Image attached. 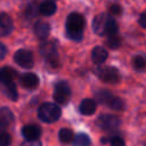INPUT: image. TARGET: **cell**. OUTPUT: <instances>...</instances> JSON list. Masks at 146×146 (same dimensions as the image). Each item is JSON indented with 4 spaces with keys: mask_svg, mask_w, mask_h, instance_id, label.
<instances>
[{
    "mask_svg": "<svg viewBox=\"0 0 146 146\" xmlns=\"http://www.w3.org/2000/svg\"><path fill=\"white\" fill-rule=\"evenodd\" d=\"M92 30L98 35H111L117 33L119 26L112 16L107 14H99L92 21Z\"/></svg>",
    "mask_w": 146,
    "mask_h": 146,
    "instance_id": "obj_1",
    "label": "cell"
},
{
    "mask_svg": "<svg viewBox=\"0 0 146 146\" xmlns=\"http://www.w3.org/2000/svg\"><path fill=\"white\" fill-rule=\"evenodd\" d=\"M86 25L84 17L79 13H72L66 19V33L71 40L80 41L83 36V29Z\"/></svg>",
    "mask_w": 146,
    "mask_h": 146,
    "instance_id": "obj_2",
    "label": "cell"
},
{
    "mask_svg": "<svg viewBox=\"0 0 146 146\" xmlns=\"http://www.w3.org/2000/svg\"><path fill=\"white\" fill-rule=\"evenodd\" d=\"M60 114H62L60 107L54 103H44L38 110L39 119L46 123H51V122L57 121Z\"/></svg>",
    "mask_w": 146,
    "mask_h": 146,
    "instance_id": "obj_3",
    "label": "cell"
},
{
    "mask_svg": "<svg viewBox=\"0 0 146 146\" xmlns=\"http://www.w3.org/2000/svg\"><path fill=\"white\" fill-rule=\"evenodd\" d=\"M40 54L51 67H57L59 64L57 44L55 41H46L40 46Z\"/></svg>",
    "mask_w": 146,
    "mask_h": 146,
    "instance_id": "obj_4",
    "label": "cell"
},
{
    "mask_svg": "<svg viewBox=\"0 0 146 146\" xmlns=\"http://www.w3.org/2000/svg\"><path fill=\"white\" fill-rule=\"evenodd\" d=\"M54 100L59 105H66L71 97V88L66 81H58L55 84Z\"/></svg>",
    "mask_w": 146,
    "mask_h": 146,
    "instance_id": "obj_5",
    "label": "cell"
},
{
    "mask_svg": "<svg viewBox=\"0 0 146 146\" xmlns=\"http://www.w3.org/2000/svg\"><path fill=\"white\" fill-rule=\"evenodd\" d=\"M98 78L106 83H119L121 80L120 72L113 66H105L97 70Z\"/></svg>",
    "mask_w": 146,
    "mask_h": 146,
    "instance_id": "obj_6",
    "label": "cell"
},
{
    "mask_svg": "<svg viewBox=\"0 0 146 146\" xmlns=\"http://www.w3.org/2000/svg\"><path fill=\"white\" fill-rule=\"evenodd\" d=\"M14 60L17 65L24 68H31L34 65L33 60V54L30 50L26 49H19L14 55Z\"/></svg>",
    "mask_w": 146,
    "mask_h": 146,
    "instance_id": "obj_7",
    "label": "cell"
},
{
    "mask_svg": "<svg viewBox=\"0 0 146 146\" xmlns=\"http://www.w3.org/2000/svg\"><path fill=\"white\" fill-rule=\"evenodd\" d=\"M97 124L103 130H115L120 125V120L113 114H103L98 117Z\"/></svg>",
    "mask_w": 146,
    "mask_h": 146,
    "instance_id": "obj_8",
    "label": "cell"
},
{
    "mask_svg": "<svg viewBox=\"0 0 146 146\" xmlns=\"http://www.w3.org/2000/svg\"><path fill=\"white\" fill-rule=\"evenodd\" d=\"M19 81H21V84H22L25 89H29V90L35 89V88L39 86V82H40L39 76H38L36 74L30 73V72H29V73H24V74L21 76Z\"/></svg>",
    "mask_w": 146,
    "mask_h": 146,
    "instance_id": "obj_9",
    "label": "cell"
},
{
    "mask_svg": "<svg viewBox=\"0 0 146 146\" xmlns=\"http://www.w3.org/2000/svg\"><path fill=\"white\" fill-rule=\"evenodd\" d=\"M14 29V23L8 14L0 13V36H6L11 33Z\"/></svg>",
    "mask_w": 146,
    "mask_h": 146,
    "instance_id": "obj_10",
    "label": "cell"
},
{
    "mask_svg": "<svg viewBox=\"0 0 146 146\" xmlns=\"http://www.w3.org/2000/svg\"><path fill=\"white\" fill-rule=\"evenodd\" d=\"M22 135L25 139H30V140L39 139L41 135V129L36 124H26L22 129Z\"/></svg>",
    "mask_w": 146,
    "mask_h": 146,
    "instance_id": "obj_11",
    "label": "cell"
},
{
    "mask_svg": "<svg viewBox=\"0 0 146 146\" xmlns=\"http://www.w3.org/2000/svg\"><path fill=\"white\" fill-rule=\"evenodd\" d=\"M96 100L91 99V98H86L80 103L79 106V111L81 114L83 115H91L95 113L96 111Z\"/></svg>",
    "mask_w": 146,
    "mask_h": 146,
    "instance_id": "obj_12",
    "label": "cell"
},
{
    "mask_svg": "<svg viewBox=\"0 0 146 146\" xmlns=\"http://www.w3.org/2000/svg\"><path fill=\"white\" fill-rule=\"evenodd\" d=\"M34 33L35 35L39 38V39H46L49 33H50V25L47 23V22H42V21H39L34 24Z\"/></svg>",
    "mask_w": 146,
    "mask_h": 146,
    "instance_id": "obj_13",
    "label": "cell"
},
{
    "mask_svg": "<svg viewBox=\"0 0 146 146\" xmlns=\"http://www.w3.org/2000/svg\"><path fill=\"white\" fill-rule=\"evenodd\" d=\"M107 56H108L107 50L104 47H102V46L95 47L92 49V51H91V59H92V62L95 64H102V63H104L107 59Z\"/></svg>",
    "mask_w": 146,
    "mask_h": 146,
    "instance_id": "obj_14",
    "label": "cell"
},
{
    "mask_svg": "<svg viewBox=\"0 0 146 146\" xmlns=\"http://www.w3.org/2000/svg\"><path fill=\"white\" fill-rule=\"evenodd\" d=\"M14 122V114L8 107H0V128H7Z\"/></svg>",
    "mask_w": 146,
    "mask_h": 146,
    "instance_id": "obj_15",
    "label": "cell"
},
{
    "mask_svg": "<svg viewBox=\"0 0 146 146\" xmlns=\"http://www.w3.org/2000/svg\"><path fill=\"white\" fill-rule=\"evenodd\" d=\"M17 72L11 68V67H1L0 68V83H8V82H13L14 79L16 78Z\"/></svg>",
    "mask_w": 146,
    "mask_h": 146,
    "instance_id": "obj_16",
    "label": "cell"
},
{
    "mask_svg": "<svg viewBox=\"0 0 146 146\" xmlns=\"http://www.w3.org/2000/svg\"><path fill=\"white\" fill-rule=\"evenodd\" d=\"M57 7L55 5L54 1H50V0H46L43 2L40 3L39 6V13L43 16H51L55 14Z\"/></svg>",
    "mask_w": 146,
    "mask_h": 146,
    "instance_id": "obj_17",
    "label": "cell"
},
{
    "mask_svg": "<svg viewBox=\"0 0 146 146\" xmlns=\"http://www.w3.org/2000/svg\"><path fill=\"white\" fill-rule=\"evenodd\" d=\"M112 98H113V95H112V92H111L110 90H104V89H102V90H98V91L95 92V99H96L98 103H100V104H106V105H108Z\"/></svg>",
    "mask_w": 146,
    "mask_h": 146,
    "instance_id": "obj_18",
    "label": "cell"
},
{
    "mask_svg": "<svg viewBox=\"0 0 146 146\" xmlns=\"http://www.w3.org/2000/svg\"><path fill=\"white\" fill-rule=\"evenodd\" d=\"M3 86V92L6 94V96L11 99V100H16L18 95H17V89H16V86H15V82H8V83H1Z\"/></svg>",
    "mask_w": 146,
    "mask_h": 146,
    "instance_id": "obj_19",
    "label": "cell"
},
{
    "mask_svg": "<svg viewBox=\"0 0 146 146\" xmlns=\"http://www.w3.org/2000/svg\"><path fill=\"white\" fill-rule=\"evenodd\" d=\"M58 137H59V140L63 143V144H68L71 141H73V138H74V133L71 129L68 128H62L58 132Z\"/></svg>",
    "mask_w": 146,
    "mask_h": 146,
    "instance_id": "obj_20",
    "label": "cell"
},
{
    "mask_svg": "<svg viewBox=\"0 0 146 146\" xmlns=\"http://www.w3.org/2000/svg\"><path fill=\"white\" fill-rule=\"evenodd\" d=\"M90 138L86 133H78L73 138V146H89Z\"/></svg>",
    "mask_w": 146,
    "mask_h": 146,
    "instance_id": "obj_21",
    "label": "cell"
},
{
    "mask_svg": "<svg viewBox=\"0 0 146 146\" xmlns=\"http://www.w3.org/2000/svg\"><path fill=\"white\" fill-rule=\"evenodd\" d=\"M132 66L136 71H143L146 68V57L143 55H137L132 58Z\"/></svg>",
    "mask_w": 146,
    "mask_h": 146,
    "instance_id": "obj_22",
    "label": "cell"
},
{
    "mask_svg": "<svg viewBox=\"0 0 146 146\" xmlns=\"http://www.w3.org/2000/svg\"><path fill=\"white\" fill-rule=\"evenodd\" d=\"M122 43V39L115 33V34H111V35H107V39H106V44L112 48V49H117Z\"/></svg>",
    "mask_w": 146,
    "mask_h": 146,
    "instance_id": "obj_23",
    "label": "cell"
},
{
    "mask_svg": "<svg viewBox=\"0 0 146 146\" xmlns=\"http://www.w3.org/2000/svg\"><path fill=\"white\" fill-rule=\"evenodd\" d=\"M108 106H110L111 108L115 110V111H122V110L124 108V102H123L120 97H114V96H113V98L111 99Z\"/></svg>",
    "mask_w": 146,
    "mask_h": 146,
    "instance_id": "obj_24",
    "label": "cell"
},
{
    "mask_svg": "<svg viewBox=\"0 0 146 146\" xmlns=\"http://www.w3.org/2000/svg\"><path fill=\"white\" fill-rule=\"evenodd\" d=\"M11 144V136L8 132L0 131V146H9Z\"/></svg>",
    "mask_w": 146,
    "mask_h": 146,
    "instance_id": "obj_25",
    "label": "cell"
},
{
    "mask_svg": "<svg viewBox=\"0 0 146 146\" xmlns=\"http://www.w3.org/2000/svg\"><path fill=\"white\" fill-rule=\"evenodd\" d=\"M108 11H110V14H111V15H115V16H119V15H121V13H122V9H121V7H120L119 5H116V3H113V5H111V7L108 8Z\"/></svg>",
    "mask_w": 146,
    "mask_h": 146,
    "instance_id": "obj_26",
    "label": "cell"
},
{
    "mask_svg": "<svg viewBox=\"0 0 146 146\" xmlns=\"http://www.w3.org/2000/svg\"><path fill=\"white\" fill-rule=\"evenodd\" d=\"M111 146H125V143L121 137H112Z\"/></svg>",
    "mask_w": 146,
    "mask_h": 146,
    "instance_id": "obj_27",
    "label": "cell"
},
{
    "mask_svg": "<svg viewBox=\"0 0 146 146\" xmlns=\"http://www.w3.org/2000/svg\"><path fill=\"white\" fill-rule=\"evenodd\" d=\"M21 146H42V144H41V141L39 139H33V140L26 139L25 141L22 143Z\"/></svg>",
    "mask_w": 146,
    "mask_h": 146,
    "instance_id": "obj_28",
    "label": "cell"
},
{
    "mask_svg": "<svg viewBox=\"0 0 146 146\" xmlns=\"http://www.w3.org/2000/svg\"><path fill=\"white\" fill-rule=\"evenodd\" d=\"M25 14H26V16H27L29 18H31V17H34V16L36 15V9H35V6L31 3V5L27 7V9H26Z\"/></svg>",
    "mask_w": 146,
    "mask_h": 146,
    "instance_id": "obj_29",
    "label": "cell"
},
{
    "mask_svg": "<svg viewBox=\"0 0 146 146\" xmlns=\"http://www.w3.org/2000/svg\"><path fill=\"white\" fill-rule=\"evenodd\" d=\"M6 55H7V48H6V46L3 43L0 42V60L3 59Z\"/></svg>",
    "mask_w": 146,
    "mask_h": 146,
    "instance_id": "obj_30",
    "label": "cell"
},
{
    "mask_svg": "<svg viewBox=\"0 0 146 146\" xmlns=\"http://www.w3.org/2000/svg\"><path fill=\"white\" fill-rule=\"evenodd\" d=\"M139 24H140L144 29H146V10L140 15V17H139Z\"/></svg>",
    "mask_w": 146,
    "mask_h": 146,
    "instance_id": "obj_31",
    "label": "cell"
}]
</instances>
